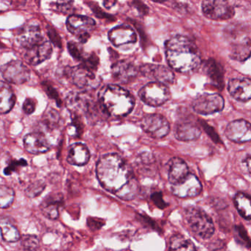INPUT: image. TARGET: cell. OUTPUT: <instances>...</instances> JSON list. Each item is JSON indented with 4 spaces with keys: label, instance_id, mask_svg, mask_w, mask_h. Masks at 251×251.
<instances>
[{
    "label": "cell",
    "instance_id": "d6a6232c",
    "mask_svg": "<svg viewBox=\"0 0 251 251\" xmlns=\"http://www.w3.org/2000/svg\"><path fill=\"white\" fill-rule=\"evenodd\" d=\"M60 115L58 111L54 109H50L46 111L43 116L42 122L47 127L50 129H53L58 126L59 123Z\"/></svg>",
    "mask_w": 251,
    "mask_h": 251
},
{
    "label": "cell",
    "instance_id": "30bf717a",
    "mask_svg": "<svg viewBox=\"0 0 251 251\" xmlns=\"http://www.w3.org/2000/svg\"><path fill=\"white\" fill-rule=\"evenodd\" d=\"M65 74L70 81L79 89L96 87L99 85L95 73L81 64L75 67H68L65 70Z\"/></svg>",
    "mask_w": 251,
    "mask_h": 251
},
{
    "label": "cell",
    "instance_id": "7402d4cb",
    "mask_svg": "<svg viewBox=\"0 0 251 251\" xmlns=\"http://www.w3.org/2000/svg\"><path fill=\"white\" fill-rule=\"evenodd\" d=\"M52 53V48L50 42L44 40L39 45L27 50L25 58L31 65L37 66L49 59Z\"/></svg>",
    "mask_w": 251,
    "mask_h": 251
},
{
    "label": "cell",
    "instance_id": "d590c367",
    "mask_svg": "<svg viewBox=\"0 0 251 251\" xmlns=\"http://www.w3.org/2000/svg\"><path fill=\"white\" fill-rule=\"evenodd\" d=\"M45 186H46L45 183L41 181L31 183L25 189L26 195L30 198H36V197L39 196L41 193H42L44 189H45Z\"/></svg>",
    "mask_w": 251,
    "mask_h": 251
},
{
    "label": "cell",
    "instance_id": "9a60e30c",
    "mask_svg": "<svg viewBox=\"0 0 251 251\" xmlns=\"http://www.w3.org/2000/svg\"><path fill=\"white\" fill-rule=\"evenodd\" d=\"M16 40L22 48L27 50L33 48L43 42V36L40 27L36 25H26L19 30Z\"/></svg>",
    "mask_w": 251,
    "mask_h": 251
},
{
    "label": "cell",
    "instance_id": "836d02e7",
    "mask_svg": "<svg viewBox=\"0 0 251 251\" xmlns=\"http://www.w3.org/2000/svg\"><path fill=\"white\" fill-rule=\"evenodd\" d=\"M207 70H208V75L211 79L219 84L223 83V75H222L221 70L218 64L214 60H208V64H206Z\"/></svg>",
    "mask_w": 251,
    "mask_h": 251
},
{
    "label": "cell",
    "instance_id": "44dd1931",
    "mask_svg": "<svg viewBox=\"0 0 251 251\" xmlns=\"http://www.w3.org/2000/svg\"><path fill=\"white\" fill-rule=\"evenodd\" d=\"M64 199L61 193H51L45 197L40 205L42 214L50 220L59 217L60 209L64 205Z\"/></svg>",
    "mask_w": 251,
    "mask_h": 251
},
{
    "label": "cell",
    "instance_id": "ffe728a7",
    "mask_svg": "<svg viewBox=\"0 0 251 251\" xmlns=\"http://www.w3.org/2000/svg\"><path fill=\"white\" fill-rule=\"evenodd\" d=\"M23 142L26 151L32 154L45 153L51 148L49 141L40 132L28 133L25 136Z\"/></svg>",
    "mask_w": 251,
    "mask_h": 251
},
{
    "label": "cell",
    "instance_id": "7a4b0ae2",
    "mask_svg": "<svg viewBox=\"0 0 251 251\" xmlns=\"http://www.w3.org/2000/svg\"><path fill=\"white\" fill-rule=\"evenodd\" d=\"M169 65L179 73H189L199 68L201 56L197 45L186 36L177 35L165 43Z\"/></svg>",
    "mask_w": 251,
    "mask_h": 251
},
{
    "label": "cell",
    "instance_id": "74e56055",
    "mask_svg": "<svg viewBox=\"0 0 251 251\" xmlns=\"http://www.w3.org/2000/svg\"><path fill=\"white\" fill-rule=\"evenodd\" d=\"M42 86H43L44 90L45 91L49 98L54 100L56 102L57 105L58 106H61L62 102H61V99H60L59 95H58L56 89L52 87L48 82H43L42 83Z\"/></svg>",
    "mask_w": 251,
    "mask_h": 251
},
{
    "label": "cell",
    "instance_id": "ac0fdd59",
    "mask_svg": "<svg viewBox=\"0 0 251 251\" xmlns=\"http://www.w3.org/2000/svg\"><path fill=\"white\" fill-rule=\"evenodd\" d=\"M229 93L238 101L250 100L251 99V79L248 77H236L230 79L227 85Z\"/></svg>",
    "mask_w": 251,
    "mask_h": 251
},
{
    "label": "cell",
    "instance_id": "ba28073f",
    "mask_svg": "<svg viewBox=\"0 0 251 251\" xmlns=\"http://www.w3.org/2000/svg\"><path fill=\"white\" fill-rule=\"evenodd\" d=\"M141 127L145 133L155 139L165 137L170 130L168 120L158 114H148L141 122Z\"/></svg>",
    "mask_w": 251,
    "mask_h": 251
},
{
    "label": "cell",
    "instance_id": "9c48e42d",
    "mask_svg": "<svg viewBox=\"0 0 251 251\" xmlns=\"http://www.w3.org/2000/svg\"><path fill=\"white\" fill-rule=\"evenodd\" d=\"M225 101L218 94H202L197 97L192 102V108L202 115L220 112L224 108Z\"/></svg>",
    "mask_w": 251,
    "mask_h": 251
},
{
    "label": "cell",
    "instance_id": "3957f363",
    "mask_svg": "<svg viewBox=\"0 0 251 251\" xmlns=\"http://www.w3.org/2000/svg\"><path fill=\"white\" fill-rule=\"evenodd\" d=\"M98 102L103 114L114 118L128 115L135 105L131 94L117 85L104 86L98 95Z\"/></svg>",
    "mask_w": 251,
    "mask_h": 251
},
{
    "label": "cell",
    "instance_id": "60d3db41",
    "mask_svg": "<svg viewBox=\"0 0 251 251\" xmlns=\"http://www.w3.org/2000/svg\"><path fill=\"white\" fill-rule=\"evenodd\" d=\"M67 48H68L69 52H70V55L73 56V58L77 60V61H83V55H82L81 52H80L78 47L75 43L73 42H69L68 45H67Z\"/></svg>",
    "mask_w": 251,
    "mask_h": 251
},
{
    "label": "cell",
    "instance_id": "f6af8a7d",
    "mask_svg": "<svg viewBox=\"0 0 251 251\" xmlns=\"http://www.w3.org/2000/svg\"><path fill=\"white\" fill-rule=\"evenodd\" d=\"M133 4L135 5V7L137 8L138 11L139 13H143L144 14H146L148 12V8H147L146 5H144L142 2H133Z\"/></svg>",
    "mask_w": 251,
    "mask_h": 251
},
{
    "label": "cell",
    "instance_id": "e0dca14e",
    "mask_svg": "<svg viewBox=\"0 0 251 251\" xmlns=\"http://www.w3.org/2000/svg\"><path fill=\"white\" fill-rule=\"evenodd\" d=\"M139 71L145 77L163 84H171L175 80L174 73L163 65L144 64L139 69Z\"/></svg>",
    "mask_w": 251,
    "mask_h": 251
},
{
    "label": "cell",
    "instance_id": "7c38bea8",
    "mask_svg": "<svg viewBox=\"0 0 251 251\" xmlns=\"http://www.w3.org/2000/svg\"><path fill=\"white\" fill-rule=\"evenodd\" d=\"M108 38L114 46L123 50L130 49L137 41L136 32L126 25H121L111 29L108 33Z\"/></svg>",
    "mask_w": 251,
    "mask_h": 251
},
{
    "label": "cell",
    "instance_id": "6da1fadb",
    "mask_svg": "<svg viewBox=\"0 0 251 251\" xmlns=\"http://www.w3.org/2000/svg\"><path fill=\"white\" fill-rule=\"evenodd\" d=\"M96 173L102 187L120 199L132 201L139 193V182L133 170L118 154L101 156L97 163Z\"/></svg>",
    "mask_w": 251,
    "mask_h": 251
},
{
    "label": "cell",
    "instance_id": "d4e9b609",
    "mask_svg": "<svg viewBox=\"0 0 251 251\" xmlns=\"http://www.w3.org/2000/svg\"><path fill=\"white\" fill-rule=\"evenodd\" d=\"M201 130L192 122H183L176 126L175 136L176 139L183 142H189L198 139L201 136Z\"/></svg>",
    "mask_w": 251,
    "mask_h": 251
},
{
    "label": "cell",
    "instance_id": "1f68e13d",
    "mask_svg": "<svg viewBox=\"0 0 251 251\" xmlns=\"http://www.w3.org/2000/svg\"><path fill=\"white\" fill-rule=\"evenodd\" d=\"M233 235L236 242L240 245L251 250V239L246 230L242 226H236L233 227Z\"/></svg>",
    "mask_w": 251,
    "mask_h": 251
},
{
    "label": "cell",
    "instance_id": "2e32d148",
    "mask_svg": "<svg viewBox=\"0 0 251 251\" xmlns=\"http://www.w3.org/2000/svg\"><path fill=\"white\" fill-rule=\"evenodd\" d=\"M226 137L236 143H244L251 141V123L245 120L231 122L226 127Z\"/></svg>",
    "mask_w": 251,
    "mask_h": 251
},
{
    "label": "cell",
    "instance_id": "f546056e",
    "mask_svg": "<svg viewBox=\"0 0 251 251\" xmlns=\"http://www.w3.org/2000/svg\"><path fill=\"white\" fill-rule=\"evenodd\" d=\"M1 236L5 242L13 243L17 242L21 239V235L17 227L8 221H5L1 219Z\"/></svg>",
    "mask_w": 251,
    "mask_h": 251
},
{
    "label": "cell",
    "instance_id": "603a6c76",
    "mask_svg": "<svg viewBox=\"0 0 251 251\" xmlns=\"http://www.w3.org/2000/svg\"><path fill=\"white\" fill-rule=\"evenodd\" d=\"M189 174V167L181 158L175 157L169 161L168 180L172 185L180 183Z\"/></svg>",
    "mask_w": 251,
    "mask_h": 251
},
{
    "label": "cell",
    "instance_id": "52a82bcc",
    "mask_svg": "<svg viewBox=\"0 0 251 251\" xmlns=\"http://www.w3.org/2000/svg\"><path fill=\"white\" fill-rule=\"evenodd\" d=\"M66 104L72 114L80 116L81 114L92 115L98 111L96 102L87 92L70 93L67 98Z\"/></svg>",
    "mask_w": 251,
    "mask_h": 251
},
{
    "label": "cell",
    "instance_id": "8d00e7d4",
    "mask_svg": "<svg viewBox=\"0 0 251 251\" xmlns=\"http://www.w3.org/2000/svg\"><path fill=\"white\" fill-rule=\"evenodd\" d=\"M100 60L98 55L95 53H92L86 58H83L81 64H83L86 68L89 69L91 71L95 72L98 70L99 67Z\"/></svg>",
    "mask_w": 251,
    "mask_h": 251
},
{
    "label": "cell",
    "instance_id": "8fae6325",
    "mask_svg": "<svg viewBox=\"0 0 251 251\" xmlns=\"http://www.w3.org/2000/svg\"><path fill=\"white\" fill-rule=\"evenodd\" d=\"M202 11L205 17L213 20H229L234 16L233 6L222 0L203 1Z\"/></svg>",
    "mask_w": 251,
    "mask_h": 251
},
{
    "label": "cell",
    "instance_id": "bcb514c9",
    "mask_svg": "<svg viewBox=\"0 0 251 251\" xmlns=\"http://www.w3.org/2000/svg\"><path fill=\"white\" fill-rule=\"evenodd\" d=\"M244 163H245V167H246L248 171L250 173H251V156L245 158Z\"/></svg>",
    "mask_w": 251,
    "mask_h": 251
},
{
    "label": "cell",
    "instance_id": "ee69618b",
    "mask_svg": "<svg viewBox=\"0 0 251 251\" xmlns=\"http://www.w3.org/2000/svg\"><path fill=\"white\" fill-rule=\"evenodd\" d=\"M48 32L50 39V40L53 42L54 45H55V46L58 47V48H61V39H60L59 36H58V33L55 32V30H54V29L50 28L48 29Z\"/></svg>",
    "mask_w": 251,
    "mask_h": 251
},
{
    "label": "cell",
    "instance_id": "ab89813d",
    "mask_svg": "<svg viewBox=\"0 0 251 251\" xmlns=\"http://www.w3.org/2000/svg\"><path fill=\"white\" fill-rule=\"evenodd\" d=\"M55 9L63 14H68L73 11V2L67 1V2H57L54 3Z\"/></svg>",
    "mask_w": 251,
    "mask_h": 251
},
{
    "label": "cell",
    "instance_id": "83f0119b",
    "mask_svg": "<svg viewBox=\"0 0 251 251\" xmlns=\"http://www.w3.org/2000/svg\"><path fill=\"white\" fill-rule=\"evenodd\" d=\"M236 209L241 216L247 220H251V197L243 192H238L234 197Z\"/></svg>",
    "mask_w": 251,
    "mask_h": 251
},
{
    "label": "cell",
    "instance_id": "5bb4252c",
    "mask_svg": "<svg viewBox=\"0 0 251 251\" xmlns=\"http://www.w3.org/2000/svg\"><path fill=\"white\" fill-rule=\"evenodd\" d=\"M202 189V184L199 179L191 173L180 183L172 185L173 195L180 198H195L201 193Z\"/></svg>",
    "mask_w": 251,
    "mask_h": 251
},
{
    "label": "cell",
    "instance_id": "4fadbf2b",
    "mask_svg": "<svg viewBox=\"0 0 251 251\" xmlns=\"http://www.w3.org/2000/svg\"><path fill=\"white\" fill-rule=\"evenodd\" d=\"M2 75L8 83L23 84L28 81L30 71L27 66L20 61H11L2 68Z\"/></svg>",
    "mask_w": 251,
    "mask_h": 251
},
{
    "label": "cell",
    "instance_id": "f1b7e54d",
    "mask_svg": "<svg viewBox=\"0 0 251 251\" xmlns=\"http://www.w3.org/2000/svg\"><path fill=\"white\" fill-rule=\"evenodd\" d=\"M169 248L170 251H197L193 242L179 233L171 236Z\"/></svg>",
    "mask_w": 251,
    "mask_h": 251
},
{
    "label": "cell",
    "instance_id": "484cf974",
    "mask_svg": "<svg viewBox=\"0 0 251 251\" xmlns=\"http://www.w3.org/2000/svg\"><path fill=\"white\" fill-rule=\"evenodd\" d=\"M251 55V39L244 38L232 44L230 49V56L238 61H245Z\"/></svg>",
    "mask_w": 251,
    "mask_h": 251
},
{
    "label": "cell",
    "instance_id": "d6986e66",
    "mask_svg": "<svg viewBox=\"0 0 251 251\" xmlns=\"http://www.w3.org/2000/svg\"><path fill=\"white\" fill-rule=\"evenodd\" d=\"M138 72L134 64L127 60L117 61L111 67L113 77L122 83H128L133 81L137 76Z\"/></svg>",
    "mask_w": 251,
    "mask_h": 251
},
{
    "label": "cell",
    "instance_id": "7bdbcfd3",
    "mask_svg": "<svg viewBox=\"0 0 251 251\" xmlns=\"http://www.w3.org/2000/svg\"><path fill=\"white\" fill-rule=\"evenodd\" d=\"M36 101L32 98H27L23 103V109L27 114H31L36 110Z\"/></svg>",
    "mask_w": 251,
    "mask_h": 251
},
{
    "label": "cell",
    "instance_id": "4dcf8cb0",
    "mask_svg": "<svg viewBox=\"0 0 251 251\" xmlns=\"http://www.w3.org/2000/svg\"><path fill=\"white\" fill-rule=\"evenodd\" d=\"M15 199V192L12 188L2 185L0 186V207L8 208L12 205Z\"/></svg>",
    "mask_w": 251,
    "mask_h": 251
},
{
    "label": "cell",
    "instance_id": "cb8c5ba5",
    "mask_svg": "<svg viewBox=\"0 0 251 251\" xmlns=\"http://www.w3.org/2000/svg\"><path fill=\"white\" fill-rule=\"evenodd\" d=\"M90 152L87 147L82 143H75L69 148L67 161L75 166H84L90 159Z\"/></svg>",
    "mask_w": 251,
    "mask_h": 251
},
{
    "label": "cell",
    "instance_id": "7dc6e473",
    "mask_svg": "<svg viewBox=\"0 0 251 251\" xmlns=\"http://www.w3.org/2000/svg\"><path fill=\"white\" fill-rule=\"evenodd\" d=\"M117 3V2H112V1H107V2H103L104 6L106 8H110L113 7L114 4Z\"/></svg>",
    "mask_w": 251,
    "mask_h": 251
},
{
    "label": "cell",
    "instance_id": "5b68a950",
    "mask_svg": "<svg viewBox=\"0 0 251 251\" xmlns=\"http://www.w3.org/2000/svg\"><path fill=\"white\" fill-rule=\"evenodd\" d=\"M139 97L147 105L158 107L164 105L170 99L171 93L167 85L151 82L139 90Z\"/></svg>",
    "mask_w": 251,
    "mask_h": 251
},
{
    "label": "cell",
    "instance_id": "4316f807",
    "mask_svg": "<svg viewBox=\"0 0 251 251\" xmlns=\"http://www.w3.org/2000/svg\"><path fill=\"white\" fill-rule=\"evenodd\" d=\"M16 102V96L11 86L2 82L0 86V112L7 114L9 112Z\"/></svg>",
    "mask_w": 251,
    "mask_h": 251
},
{
    "label": "cell",
    "instance_id": "f35d334b",
    "mask_svg": "<svg viewBox=\"0 0 251 251\" xmlns=\"http://www.w3.org/2000/svg\"><path fill=\"white\" fill-rule=\"evenodd\" d=\"M27 165V161L23 159V158L19 160V161H11V164H9V165L5 167V170H4V174H5V176H10V175L12 174L14 172H15L19 167H25V166Z\"/></svg>",
    "mask_w": 251,
    "mask_h": 251
},
{
    "label": "cell",
    "instance_id": "b9f144b4",
    "mask_svg": "<svg viewBox=\"0 0 251 251\" xmlns=\"http://www.w3.org/2000/svg\"><path fill=\"white\" fill-rule=\"evenodd\" d=\"M151 200L158 208L164 209L167 206V203L163 199L162 193L160 192H154L151 195Z\"/></svg>",
    "mask_w": 251,
    "mask_h": 251
},
{
    "label": "cell",
    "instance_id": "8992f818",
    "mask_svg": "<svg viewBox=\"0 0 251 251\" xmlns=\"http://www.w3.org/2000/svg\"><path fill=\"white\" fill-rule=\"evenodd\" d=\"M96 23L93 19L86 16L73 14L67 20V27L81 43H86L95 30Z\"/></svg>",
    "mask_w": 251,
    "mask_h": 251
},
{
    "label": "cell",
    "instance_id": "277c9868",
    "mask_svg": "<svg viewBox=\"0 0 251 251\" xmlns=\"http://www.w3.org/2000/svg\"><path fill=\"white\" fill-rule=\"evenodd\" d=\"M185 220L191 230L199 237L207 239L214 233L212 219L199 207L189 206L185 209Z\"/></svg>",
    "mask_w": 251,
    "mask_h": 251
},
{
    "label": "cell",
    "instance_id": "e575fe53",
    "mask_svg": "<svg viewBox=\"0 0 251 251\" xmlns=\"http://www.w3.org/2000/svg\"><path fill=\"white\" fill-rule=\"evenodd\" d=\"M39 245V238L34 235H25L22 239V246L25 251H36Z\"/></svg>",
    "mask_w": 251,
    "mask_h": 251
}]
</instances>
